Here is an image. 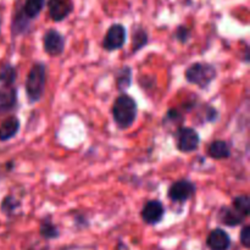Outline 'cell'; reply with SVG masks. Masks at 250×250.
I'll return each instance as SVG.
<instances>
[{
    "instance_id": "obj_9",
    "label": "cell",
    "mask_w": 250,
    "mask_h": 250,
    "mask_svg": "<svg viewBox=\"0 0 250 250\" xmlns=\"http://www.w3.org/2000/svg\"><path fill=\"white\" fill-rule=\"evenodd\" d=\"M164 212H165V209H164L163 203L159 200H149L142 209L141 216L146 224L155 225L161 221Z\"/></svg>"
},
{
    "instance_id": "obj_22",
    "label": "cell",
    "mask_w": 250,
    "mask_h": 250,
    "mask_svg": "<svg viewBox=\"0 0 250 250\" xmlns=\"http://www.w3.org/2000/svg\"><path fill=\"white\" fill-rule=\"evenodd\" d=\"M20 202L16 199L15 197H12V195H7V197L4 198V200H2L1 203V209L2 211L5 212V214L10 215L12 214V212L16 211L17 208H20Z\"/></svg>"
},
{
    "instance_id": "obj_13",
    "label": "cell",
    "mask_w": 250,
    "mask_h": 250,
    "mask_svg": "<svg viewBox=\"0 0 250 250\" xmlns=\"http://www.w3.org/2000/svg\"><path fill=\"white\" fill-rule=\"evenodd\" d=\"M219 219L220 221L222 222L226 226H238L241 225L242 222L244 221L246 216L241 214V212L237 211L234 208H229V207H224L221 208L219 212Z\"/></svg>"
},
{
    "instance_id": "obj_10",
    "label": "cell",
    "mask_w": 250,
    "mask_h": 250,
    "mask_svg": "<svg viewBox=\"0 0 250 250\" xmlns=\"http://www.w3.org/2000/svg\"><path fill=\"white\" fill-rule=\"evenodd\" d=\"M17 102V90L14 85H0V115L11 111Z\"/></svg>"
},
{
    "instance_id": "obj_15",
    "label": "cell",
    "mask_w": 250,
    "mask_h": 250,
    "mask_svg": "<svg viewBox=\"0 0 250 250\" xmlns=\"http://www.w3.org/2000/svg\"><path fill=\"white\" fill-rule=\"evenodd\" d=\"M44 5H45V0H24L22 5V11L26 15L27 19H36L42 12Z\"/></svg>"
},
{
    "instance_id": "obj_18",
    "label": "cell",
    "mask_w": 250,
    "mask_h": 250,
    "mask_svg": "<svg viewBox=\"0 0 250 250\" xmlns=\"http://www.w3.org/2000/svg\"><path fill=\"white\" fill-rule=\"evenodd\" d=\"M17 73L14 66L5 65L0 70V85H12L16 81Z\"/></svg>"
},
{
    "instance_id": "obj_17",
    "label": "cell",
    "mask_w": 250,
    "mask_h": 250,
    "mask_svg": "<svg viewBox=\"0 0 250 250\" xmlns=\"http://www.w3.org/2000/svg\"><path fill=\"white\" fill-rule=\"evenodd\" d=\"M148 43V33L146 29L137 28L133 32V39H132V46H133V53L143 49Z\"/></svg>"
},
{
    "instance_id": "obj_20",
    "label": "cell",
    "mask_w": 250,
    "mask_h": 250,
    "mask_svg": "<svg viewBox=\"0 0 250 250\" xmlns=\"http://www.w3.org/2000/svg\"><path fill=\"white\" fill-rule=\"evenodd\" d=\"M233 208L238 212H241L243 216H248L250 212V198L249 195L243 194L238 195V197L234 198L233 200Z\"/></svg>"
},
{
    "instance_id": "obj_5",
    "label": "cell",
    "mask_w": 250,
    "mask_h": 250,
    "mask_svg": "<svg viewBox=\"0 0 250 250\" xmlns=\"http://www.w3.org/2000/svg\"><path fill=\"white\" fill-rule=\"evenodd\" d=\"M200 143V137L194 128L180 127L177 131V149L182 153H192L197 150Z\"/></svg>"
},
{
    "instance_id": "obj_7",
    "label": "cell",
    "mask_w": 250,
    "mask_h": 250,
    "mask_svg": "<svg viewBox=\"0 0 250 250\" xmlns=\"http://www.w3.org/2000/svg\"><path fill=\"white\" fill-rule=\"evenodd\" d=\"M65 37L56 29H49L43 36L44 51L51 56H59L65 50Z\"/></svg>"
},
{
    "instance_id": "obj_6",
    "label": "cell",
    "mask_w": 250,
    "mask_h": 250,
    "mask_svg": "<svg viewBox=\"0 0 250 250\" xmlns=\"http://www.w3.org/2000/svg\"><path fill=\"white\" fill-rule=\"evenodd\" d=\"M126 43V28L120 23L110 26L103 41V48L107 51L119 50Z\"/></svg>"
},
{
    "instance_id": "obj_16",
    "label": "cell",
    "mask_w": 250,
    "mask_h": 250,
    "mask_svg": "<svg viewBox=\"0 0 250 250\" xmlns=\"http://www.w3.org/2000/svg\"><path fill=\"white\" fill-rule=\"evenodd\" d=\"M28 20L26 15L22 11V6H17V10L15 11L14 19H12V34H21L24 33L28 26Z\"/></svg>"
},
{
    "instance_id": "obj_21",
    "label": "cell",
    "mask_w": 250,
    "mask_h": 250,
    "mask_svg": "<svg viewBox=\"0 0 250 250\" xmlns=\"http://www.w3.org/2000/svg\"><path fill=\"white\" fill-rule=\"evenodd\" d=\"M41 234L46 239L56 238L59 236V231L55 225L51 224L50 221H43L41 225Z\"/></svg>"
},
{
    "instance_id": "obj_14",
    "label": "cell",
    "mask_w": 250,
    "mask_h": 250,
    "mask_svg": "<svg viewBox=\"0 0 250 250\" xmlns=\"http://www.w3.org/2000/svg\"><path fill=\"white\" fill-rule=\"evenodd\" d=\"M207 154L214 160H222L231 156V149L225 141H214L208 146Z\"/></svg>"
},
{
    "instance_id": "obj_19",
    "label": "cell",
    "mask_w": 250,
    "mask_h": 250,
    "mask_svg": "<svg viewBox=\"0 0 250 250\" xmlns=\"http://www.w3.org/2000/svg\"><path fill=\"white\" fill-rule=\"evenodd\" d=\"M132 82V71L129 67H124L120 70L119 75L116 77V83H117V88L120 90H126L128 89L129 85H131Z\"/></svg>"
},
{
    "instance_id": "obj_24",
    "label": "cell",
    "mask_w": 250,
    "mask_h": 250,
    "mask_svg": "<svg viewBox=\"0 0 250 250\" xmlns=\"http://www.w3.org/2000/svg\"><path fill=\"white\" fill-rule=\"evenodd\" d=\"M241 243L243 244L246 248L250 247V227L244 226L243 229L241 232Z\"/></svg>"
},
{
    "instance_id": "obj_2",
    "label": "cell",
    "mask_w": 250,
    "mask_h": 250,
    "mask_svg": "<svg viewBox=\"0 0 250 250\" xmlns=\"http://www.w3.org/2000/svg\"><path fill=\"white\" fill-rule=\"evenodd\" d=\"M46 84V66L43 62H37L32 66L26 78L24 89L29 103H37L42 99Z\"/></svg>"
},
{
    "instance_id": "obj_11",
    "label": "cell",
    "mask_w": 250,
    "mask_h": 250,
    "mask_svg": "<svg viewBox=\"0 0 250 250\" xmlns=\"http://www.w3.org/2000/svg\"><path fill=\"white\" fill-rule=\"evenodd\" d=\"M207 243L211 250H227L231 246V239L224 229H216L210 232Z\"/></svg>"
},
{
    "instance_id": "obj_3",
    "label": "cell",
    "mask_w": 250,
    "mask_h": 250,
    "mask_svg": "<svg viewBox=\"0 0 250 250\" xmlns=\"http://www.w3.org/2000/svg\"><path fill=\"white\" fill-rule=\"evenodd\" d=\"M216 68L214 65L207 62L192 63L186 70V80L190 84H195L200 88H207L216 78Z\"/></svg>"
},
{
    "instance_id": "obj_1",
    "label": "cell",
    "mask_w": 250,
    "mask_h": 250,
    "mask_svg": "<svg viewBox=\"0 0 250 250\" xmlns=\"http://www.w3.org/2000/svg\"><path fill=\"white\" fill-rule=\"evenodd\" d=\"M111 112L114 121L120 128H128L136 122L138 107L133 98L127 94H121L112 104Z\"/></svg>"
},
{
    "instance_id": "obj_23",
    "label": "cell",
    "mask_w": 250,
    "mask_h": 250,
    "mask_svg": "<svg viewBox=\"0 0 250 250\" xmlns=\"http://www.w3.org/2000/svg\"><path fill=\"white\" fill-rule=\"evenodd\" d=\"M190 31L186 26H180L176 31V38L181 42V43H186L189 39Z\"/></svg>"
},
{
    "instance_id": "obj_12",
    "label": "cell",
    "mask_w": 250,
    "mask_h": 250,
    "mask_svg": "<svg viewBox=\"0 0 250 250\" xmlns=\"http://www.w3.org/2000/svg\"><path fill=\"white\" fill-rule=\"evenodd\" d=\"M20 120L16 116H10L0 125V141L6 142L14 138L20 131Z\"/></svg>"
},
{
    "instance_id": "obj_8",
    "label": "cell",
    "mask_w": 250,
    "mask_h": 250,
    "mask_svg": "<svg viewBox=\"0 0 250 250\" xmlns=\"http://www.w3.org/2000/svg\"><path fill=\"white\" fill-rule=\"evenodd\" d=\"M49 15L55 22L63 21L73 11L72 0H48Z\"/></svg>"
},
{
    "instance_id": "obj_4",
    "label": "cell",
    "mask_w": 250,
    "mask_h": 250,
    "mask_svg": "<svg viewBox=\"0 0 250 250\" xmlns=\"http://www.w3.org/2000/svg\"><path fill=\"white\" fill-rule=\"evenodd\" d=\"M197 186L189 180H180L170 186L167 197L175 203H185L194 195Z\"/></svg>"
}]
</instances>
